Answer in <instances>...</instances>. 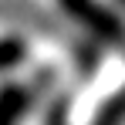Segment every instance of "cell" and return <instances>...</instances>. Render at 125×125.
<instances>
[{"label": "cell", "mask_w": 125, "mask_h": 125, "mask_svg": "<svg viewBox=\"0 0 125 125\" xmlns=\"http://www.w3.org/2000/svg\"><path fill=\"white\" fill-rule=\"evenodd\" d=\"M24 58H27V44L21 37H0V71L17 68Z\"/></svg>", "instance_id": "3"}, {"label": "cell", "mask_w": 125, "mask_h": 125, "mask_svg": "<svg viewBox=\"0 0 125 125\" xmlns=\"http://www.w3.org/2000/svg\"><path fill=\"white\" fill-rule=\"evenodd\" d=\"M61 7L74 17V21H81L98 41L125 44V24L118 21V17H112L102 3H95V0H61Z\"/></svg>", "instance_id": "1"}, {"label": "cell", "mask_w": 125, "mask_h": 125, "mask_svg": "<svg viewBox=\"0 0 125 125\" xmlns=\"http://www.w3.org/2000/svg\"><path fill=\"white\" fill-rule=\"evenodd\" d=\"M51 81H54V74L44 71L27 84H3L0 88V125H17L31 112V105L37 102V91H44Z\"/></svg>", "instance_id": "2"}, {"label": "cell", "mask_w": 125, "mask_h": 125, "mask_svg": "<svg viewBox=\"0 0 125 125\" xmlns=\"http://www.w3.org/2000/svg\"><path fill=\"white\" fill-rule=\"evenodd\" d=\"M122 3H125V0H122Z\"/></svg>", "instance_id": "4"}]
</instances>
